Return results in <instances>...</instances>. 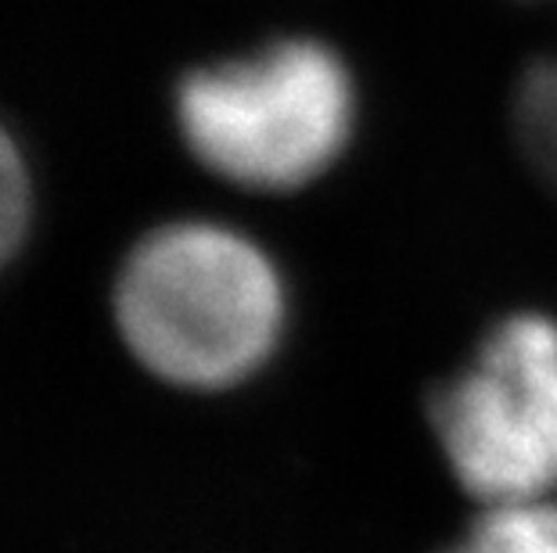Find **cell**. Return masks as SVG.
<instances>
[{"label": "cell", "instance_id": "6da1fadb", "mask_svg": "<svg viewBox=\"0 0 557 553\" xmlns=\"http://www.w3.org/2000/svg\"><path fill=\"white\" fill-rule=\"evenodd\" d=\"M129 352L181 388H227L277 345L284 291L274 263L216 223H173L129 252L115 285Z\"/></svg>", "mask_w": 557, "mask_h": 553}, {"label": "cell", "instance_id": "7a4b0ae2", "mask_svg": "<svg viewBox=\"0 0 557 553\" xmlns=\"http://www.w3.org/2000/svg\"><path fill=\"white\" fill-rule=\"evenodd\" d=\"M184 140L212 173L256 191L310 184L346 148L352 79L317 40L198 68L176 90Z\"/></svg>", "mask_w": 557, "mask_h": 553}, {"label": "cell", "instance_id": "3957f363", "mask_svg": "<svg viewBox=\"0 0 557 553\" xmlns=\"http://www.w3.org/2000/svg\"><path fill=\"white\" fill-rule=\"evenodd\" d=\"M449 470L482 507L547 500L557 489V321L507 316L475 360L432 395Z\"/></svg>", "mask_w": 557, "mask_h": 553}, {"label": "cell", "instance_id": "277c9868", "mask_svg": "<svg viewBox=\"0 0 557 553\" xmlns=\"http://www.w3.org/2000/svg\"><path fill=\"white\" fill-rule=\"evenodd\" d=\"M443 553H557V503L485 507L479 521Z\"/></svg>", "mask_w": 557, "mask_h": 553}, {"label": "cell", "instance_id": "5b68a950", "mask_svg": "<svg viewBox=\"0 0 557 553\" xmlns=\"http://www.w3.org/2000/svg\"><path fill=\"white\" fill-rule=\"evenodd\" d=\"M515 126L532 166L557 184V62L532 65L521 79Z\"/></svg>", "mask_w": 557, "mask_h": 553}, {"label": "cell", "instance_id": "8992f818", "mask_svg": "<svg viewBox=\"0 0 557 553\" xmlns=\"http://www.w3.org/2000/svg\"><path fill=\"white\" fill-rule=\"evenodd\" d=\"M29 216V184L26 169L11 137L0 129V266L18 249Z\"/></svg>", "mask_w": 557, "mask_h": 553}]
</instances>
